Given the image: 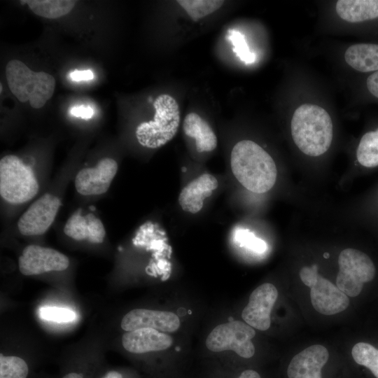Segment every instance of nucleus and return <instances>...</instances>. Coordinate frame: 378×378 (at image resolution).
Here are the masks:
<instances>
[{"mask_svg":"<svg viewBox=\"0 0 378 378\" xmlns=\"http://www.w3.org/2000/svg\"><path fill=\"white\" fill-rule=\"evenodd\" d=\"M128 332L139 328H152L164 332H173L180 327V320L173 312L134 309L127 313L120 323Z\"/></svg>","mask_w":378,"mask_h":378,"instance_id":"nucleus-13","label":"nucleus"},{"mask_svg":"<svg viewBox=\"0 0 378 378\" xmlns=\"http://www.w3.org/2000/svg\"><path fill=\"white\" fill-rule=\"evenodd\" d=\"M337 15L349 22H361L378 18V0H339Z\"/></svg>","mask_w":378,"mask_h":378,"instance_id":"nucleus-19","label":"nucleus"},{"mask_svg":"<svg viewBox=\"0 0 378 378\" xmlns=\"http://www.w3.org/2000/svg\"><path fill=\"white\" fill-rule=\"evenodd\" d=\"M329 358L327 349L315 344L304 349L290 360L287 370L288 378H322L321 369Z\"/></svg>","mask_w":378,"mask_h":378,"instance_id":"nucleus-14","label":"nucleus"},{"mask_svg":"<svg viewBox=\"0 0 378 378\" xmlns=\"http://www.w3.org/2000/svg\"><path fill=\"white\" fill-rule=\"evenodd\" d=\"M70 78L74 81L90 80L94 78L93 72L90 70H74L69 74Z\"/></svg>","mask_w":378,"mask_h":378,"instance_id":"nucleus-30","label":"nucleus"},{"mask_svg":"<svg viewBox=\"0 0 378 378\" xmlns=\"http://www.w3.org/2000/svg\"><path fill=\"white\" fill-rule=\"evenodd\" d=\"M239 378H260V376L255 370H246L241 372Z\"/></svg>","mask_w":378,"mask_h":378,"instance_id":"nucleus-32","label":"nucleus"},{"mask_svg":"<svg viewBox=\"0 0 378 378\" xmlns=\"http://www.w3.org/2000/svg\"><path fill=\"white\" fill-rule=\"evenodd\" d=\"M1 90H2V85H1Z\"/></svg>","mask_w":378,"mask_h":378,"instance_id":"nucleus-36","label":"nucleus"},{"mask_svg":"<svg viewBox=\"0 0 378 378\" xmlns=\"http://www.w3.org/2000/svg\"><path fill=\"white\" fill-rule=\"evenodd\" d=\"M278 297V290L272 284L257 287L251 294L248 303L241 313L244 321L251 327L266 330L270 327V314Z\"/></svg>","mask_w":378,"mask_h":378,"instance_id":"nucleus-11","label":"nucleus"},{"mask_svg":"<svg viewBox=\"0 0 378 378\" xmlns=\"http://www.w3.org/2000/svg\"><path fill=\"white\" fill-rule=\"evenodd\" d=\"M177 3L193 20H197L219 9L223 5L224 1L178 0Z\"/></svg>","mask_w":378,"mask_h":378,"instance_id":"nucleus-23","label":"nucleus"},{"mask_svg":"<svg viewBox=\"0 0 378 378\" xmlns=\"http://www.w3.org/2000/svg\"><path fill=\"white\" fill-rule=\"evenodd\" d=\"M61 206L60 200L46 193L34 201L18 222L19 232L24 236L44 234L53 223Z\"/></svg>","mask_w":378,"mask_h":378,"instance_id":"nucleus-9","label":"nucleus"},{"mask_svg":"<svg viewBox=\"0 0 378 378\" xmlns=\"http://www.w3.org/2000/svg\"><path fill=\"white\" fill-rule=\"evenodd\" d=\"M295 145L304 154L318 156L330 146L333 126L328 113L322 107L304 104L297 108L290 122Z\"/></svg>","mask_w":378,"mask_h":378,"instance_id":"nucleus-2","label":"nucleus"},{"mask_svg":"<svg viewBox=\"0 0 378 378\" xmlns=\"http://www.w3.org/2000/svg\"><path fill=\"white\" fill-rule=\"evenodd\" d=\"M183 128L186 136L195 140L196 149L200 153L211 152L217 147V137L209 124L196 113L187 114Z\"/></svg>","mask_w":378,"mask_h":378,"instance_id":"nucleus-18","label":"nucleus"},{"mask_svg":"<svg viewBox=\"0 0 378 378\" xmlns=\"http://www.w3.org/2000/svg\"><path fill=\"white\" fill-rule=\"evenodd\" d=\"M324 257L327 258L328 257V253H325V254H324Z\"/></svg>","mask_w":378,"mask_h":378,"instance_id":"nucleus-35","label":"nucleus"},{"mask_svg":"<svg viewBox=\"0 0 378 378\" xmlns=\"http://www.w3.org/2000/svg\"><path fill=\"white\" fill-rule=\"evenodd\" d=\"M299 274L301 281L310 288L311 302L318 313L333 315L348 307V296L336 285L321 276L316 265L302 267Z\"/></svg>","mask_w":378,"mask_h":378,"instance_id":"nucleus-7","label":"nucleus"},{"mask_svg":"<svg viewBox=\"0 0 378 378\" xmlns=\"http://www.w3.org/2000/svg\"><path fill=\"white\" fill-rule=\"evenodd\" d=\"M228 39L234 46L233 51L245 64H252L255 60V55L249 50L244 36L237 30L228 31Z\"/></svg>","mask_w":378,"mask_h":378,"instance_id":"nucleus-26","label":"nucleus"},{"mask_svg":"<svg viewBox=\"0 0 378 378\" xmlns=\"http://www.w3.org/2000/svg\"><path fill=\"white\" fill-rule=\"evenodd\" d=\"M367 87L370 92L378 98V71L369 76L367 79Z\"/></svg>","mask_w":378,"mask_h":378,"instance_id":"nucleus-31","label":"nucleus"},{"mask_svg":"<svg viewBox=\"0 0 378 378\" xmlns=\"http://www.w3.org/2000/svg\"><path fill=\"white\" fill-rule=\"evenodd\" d=\"M354 360L358 365L368 368L378 378V349L365 342H358L352 348Z\"/></svg>","mask_w":378,"mask_h":378,"instance_id":"nucleus-24","label":"nucleus"},{"mask_svg":"<svg viewBox=\"0 0 378 378\" xmlns=\"http://www.w3.org/2000/svg\"><path fill=\"white\" fill-rule=\"evenodd\" d=\"M29 368L21 358L0 354V378H27Z\"/></svg>","mask_w":378,"mask_h":378,"instance_id":"nucleus-25","label":"nucleus"},{"mask_svg":"<svg viewBox=\"0 0 378 378\" xmlns=\"http://www.w3.org/2000/svg\"><path fill=\"white\" fill-rule=\"evenodd\" d=\"M218 186V180L210 174H202L188 183L181 191L178 203L181 209L197 214L202 209L204 200L210 197Z\"/></svg>","mask_w":378,"mask_h":378,"instance_id":"nucleus-17","label":"nucleus"},{"mask_svg":"<svg viewBox=\"0 0 378 378\" xmlns=\"http://www.w3.org/2000/svg\"><path fill=\"white\" fill-rule=\"evenodd\" d=\"M255 335V330L246 323L232 321L215 327L206 337L205 344L211 351L232 350L242 358H249L255 354V346L251 342Z\"/></svg>","mask_w":378,"mask_h":378,"instance_id":"nucleus-8","label":"nucleus"},{"mask_svg":"<svg viewBox=\"0 0 378 378\" xmlns=\"http://www.w3.org/2000/svg\"><path fill=\"white\" fill-rule=\"evenodd\" d=\"M358 162L366 167L378 166V128L365 133L356 150Z\"/></svg>","mask_w":378,"mask_h":378,"instance_id":"nucleus-22","label":"nucleus"},{"mask_svg":"<svg viewBox=\"0 0 378 378\" xmlns=\"http://www.w3.org/2000/svg\"><path fill=\"white\" fill-rule=\"evenodd\" d=\"M8 88L22 103L29 102L34 108H42L52 97L55 79L44 71L35 72L22 61L10 59L6 66Z\"/></svg>","mask_w":378,"mask_h":378,"instance_id":"nucleus-3","label":"nucleus"},{"mask_svg":"<svg viewBox=\"0 0 378 378\" xmlns=\"http://www.w3.org/2000/svg\"><path fill=\"white\" fill-rule=\"evenodd\" d=\"M153 106V119L140 123L135 132L139 144L148 148H158L170 141L176 134L181 121L178 104L171 95H159Z\"/></svg>","mask_w":378,"mask_h":378,"instance_id":"nucleus-4","label":"nucleus"},{"mask_svg":"<svg viewBox=\"0 0 378 378\" xmlns=\"http://www.w3.org/2000/svg\"><path fill=\"white\" fill-rule=\"evenodd\" d=\"M103 378H122V376L120 372L112 370L108 372Z\"/></svg>","mask_w":378,"mask_h":378,"instance_id":"nucleus-33","label":"nucleus"},{"mask_svg":"<svg viewBox=\"0 0 378 378\" xmlns=\"http://www.w3.org/2000/svg\"><path fill=\"white\" fill-rule=\"evenodd\" d=\"M69 265V258L59 251L38 245L26 246L18 259L20 272L25 276L51 271H63Z\"/></svg>","mask_w":378,"mask_h":378,"instance_id":"nucleus-10","label":"nucleus"},{"mask_svg":"<svg viewBox=\"0 0 378 378\" xmlns=\"http://www.w3.org/2000/svg\"><path fill=\"white\" fill-rule=\"evenodd\" d=\"M62 378H83V377L77 372H70L64 375Z\"/></svg>","mask_w":378,"mask_h":378,"instance_id":"nucleus-34","label":"nucleus"},{"mask_svg":"<svg viewBox=\"0 0 378 378\" xmlns=\"http://www.w3.org/2000/svg\"><path fill=\"white\" fill-rule=\"evenodd\" d=\"M38 314L43 320L57 323L71 322L76 318L73 310L57 307H42L38 309Z\"/></svg>","mask_w":378,"mask_h":378,"instance_id":"nucleus-28","label":"nucleus"},{"mask_svg":"<svg viewBox=\"0 0 378 378\" xmlns=\"http://www.w3.org/2000/svg\"><path fill=\"white\" fill-rule=\"evenodd\" d=\"M39 189L32 169L14 155L0 160V195L12 204L24 203L36 196Z\"/></svg>","mask_w":378,"mask_h":378,"instance_id":"nucleus-5","label":"nucleus"},{"mask_svg":"<svg viewBox=\"0 0 378 378\" xmlns=\"http://www.w3.org/2000/svg\"><path fill=\"white\" fill-rule=\"evenodd\" d=\"M346 62L354 69L362 71H378V45L357 43L352 45L345 52Z\"/></svg>","mask_w":378,"mask_h":378,"instance_id":"nucleus-20","label":"nucleus"},{"mask_svg":"<svg viewBox=\"0 0 378 378\" xmlns=\"http://www.w3.org/2000/svg\"><path fill=\"white\" fill-rule=\"evenodd\" d=\"M118 172L116 161L110 158L102 159L94 167L80 169L75 177V188L82 195H98L109 188Z\"/></svg>","mask_w":378,"mask_h":378,"instance_id":"nucleus-12","label":"nucleus"},{"mask_svg":"<svg viewBox=\"0 0 378 378\" xmlns=\"http://www.w3.org/2000/svg\"><path fill=\"white\" fill-rule=\"evenodd\" d=\"M64 232L74 240H87L94 244L102 243L106 235L102 220L93 214L82 215L80 209L75 211L68 218L64 227Z\"/></svg>","mask_w":378,"mask_h":378,"instance_id":"nucleus-16","label":"nucleus"},{"mask_svg":"<svg viewBox=\"0 0 378 378\" xmlns=\"http://www.w3.org/2000/svg\"><path fill=\"white\" fill-rule=\"evenodd\" d=\"M234 239L240 246L258 253L265 252L267 246L266 242L255 237V235L247 229L239 228L234 232Z\"/></svg>","mask_w":378,"mask_h":378,"instance_id":"nucleus-27","label":"nucleus"},{"mask_svg":"<svg viewBox=\"0 0 378 378\" xmlns=\"http://www.w3.org/2000/svg\"><path fill=\"white\" fill-rule=\"evenodd\" d=\"M70 113L76 117H80L83 119H89L93 115V110L90 106H74L71 108Z\"/></svg>","mask_w":378,"mask_h":378,"instance_id":"nucleus-29","label":"nucleus"},{"mask_svg":"<svg viewBox=\"0 0 378 378\" xmlns=\"http://www.w3.org/2000/svg\"><path fill=\"white\" fill-rule=\"evenodd\" d=\"M22 4H27L29 9L36 15L55 19L66 15L76 5L72 0H24Z\"/></svg>","mask_w":378,"mask_h":378,"instance_id":"nucleus-21","label":"nucleus"},{"mask_svg":"<svg viewBox=\"0 0 378 378\" xmlns=\"http://www.w3.org/2000/svg\"><path fill=\"white\" fill-rule=\"evenodd\" d=\"M123 347L134 354L158 351L169 348L173 339L169 335L152 328H139L125 332L122 337Z\"/></svg>","mask_w":378,"mask_h":378,"instance_id":"nucleus-15","label":"nucleus"},{"mask_svg":"<svg viewBox=\"0 0 378 378\" xmlns=\"http://www.w3.org/2000/svg\"><path fill=\"white\" fill-rule=\"evenodd\" d=\"M338 265L336 286L347 296H358L364 284L371 281L375 276V267L372 260L357 249L342 251Z\"/></svg>","mask_w":378,"mask_h":378,"instance_id":"nucleus-6","label":"nucleus"},{"mask_svg":"<svg viewBox=\"0 0 378 378\" xmlns=\"http://www.w3.org/2000/svg\"><path fill=\"white\" fill-rule=\"evenodd\" d=\"M230 165L237 181L253 192L265 193L276 182L277 169L274 160L253 141L242 140L234 146Z\"/></svg>","mask_w":378,"mask_h":378,"instance_id":"nucleus-1","label":"nucleus"}]
</instances>
